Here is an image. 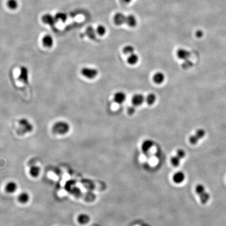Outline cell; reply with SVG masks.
I'll list each match as a JSON object with an SVG mask.
<instances>
[{
    "mask_svg": "<svg viewBox=\"0 0 226 226\" xmlns=\"http://www.w3.org/2000/svg\"><path fill=\"white\" fill-rule=\"evenodd\" d=\"M180 160L181 159L177 157V155H174L171 158V163L173 166H174L175 167H177L180 164Z\"/></svg>",
    "mask_w": 226,
    "mask_h": 226,
    "instance_id": "obj_26",
    "label": "cell"
},
{
    "mask_svg": "<svg viewBox=\"0 0 226 226\" xmlns=\"http://www.w3.org/2000/svg\"><path fill=\"white\" fill-rule=\"evenodd\" d=\"M199 196L201 202L202 204H204L207 203L208 201H209V198H210V195L206 191H205L204 192L200 194Z\"/></svg>",
    "mask_w": 226,
    "mask_h": 226,
    "instance_id": "obj_22",
    "label": "cell"
},
{
    "mask_svg": "<svg viewBox=\"0 0 226 226\" xmlns=\"http://www.w3.org/2000/svg\"><path fill=\"white\" fill-rule=\"evenodd\" d=\"M42 41L44 46L47 48L51 47L54 43L52 36L49 35L45 36L42 38Z\"/></svg>",
    "mask_w": 226,
    "mask_h": 226,
    "instance_id": "obj_14",
    "label": "cell"
},
{
    "mask_svg": "<svg viewBox=\"0 0 226 226\" xmlns=\"http://www.w3.org/2000/svg\"><path fill=\"white\" fill-rule=\"evenodd\" d=\"M145 101V98L143 95L141 94H136L134 95L132 99V104L135 106H139L140 105H141Z\"/></svg>",
    "mask_w": 226,
    "mask_h": 226,
    "instance_id": "obj_6",
    "label": "cell"
},
{
    "mask_svg": "<svg viewBox=\"0 0 226 226\" xmlns=\"http://www.w3.org/2000/svg\"><path fill=\"white\" fill-rule=\"evenodd\" d=\"M165 75L161 72H157L154 73L152 77L154 83L157 85H161L165 80Z\"/></svg>",
    "mask_w": 226,
    "mask_h": 226,
    "instance_id": "obj_11",
    "label": "cell"
},
{
    "mask_svg": "<svg viewBox=\"0 0 226 226\" xmlns=\"http://www.w3.org/2000/svg\"><path fill=\"white\" fill-rule=\"evenodd\" d=\"M185 178V176L182 171H178L174 173L173 176V180L176 184H180L184 181Z\"/></svg>",
    "mask_w": 226,
    "mask_h": 226,
    "instance_id": "obj_12",
    "label": "cell"
},
{
    "mask_svg": "<svg viewBox=\"0 0 226 226\" xmlns=\"http://www.w3.org/2000/svg\"><path fill=\"white\" fill-rule=\"evenodd\" d=\"M154 142L150 139H146L143 141L141 145L142 151L144 154H148L150 149L152 148Z\"/></svg>",
    "mask_w": 226,
    "mask_h": 226,
    "instance_id": "obj_9",
    "label": "cell"
},
{
    "mask_svg": "<svg viewBox=\"0 0 226 226\" xmlns=\"http://www.w3.org/2000/svg\"><path fill=\"white\" fill-rule=\"evenodd\" d=\"M86 34H87L89 38L93 39L95 38V35H96V31H95L94 29L92 27H89L87 29Z\"/></svg>",
    "mask_w": 226,
    "mask_h": 226,
    "instance_id": "obj_28",
    "label": "cell"
},
{
    "mask_svg": "<svg viewBox=\"0 0 226 226\" xmlns=\"http://www.w3.org/2000/svg\"><path fill=\"white\" fill-rule=\"evenodd\" d=\"M30 199V196L27 192H22L18 196V201L19 202L24 204L28 202Z\"/></svg>",
    "mask_w": 226,
    "mask_h": 226,
    "instance_id": "obj_18",
    "label": "cell"
},
{
    "mask_svg": "<svg viewBox=\"0 0 226 226\" xmlns=\"http://www.w3.org/2000/svg\"><path fill=\"white\" fill-rule=\"evenodd\" d=\"M205 131L202 129H199L196 130L194 135H192L189 138V141L192 145H196L201 139L205 135Z\"/></svg>",
    "mask_w": 226,
    "mask_h": 226,
    "instance_id": "obj_3",
    "label": "cell"
},
{
    "mask_svg": "<svg viewBox=\"0 0 226 226\" xmlns=\"http://www.w3.org/2000/svg\"><path fill=\"white\" fill-rule=\"evenodd\" d=\"M106 28L103 25H100L97 27L96 29V34L101 36L105 35L106 33Z\"/></svg>",
    "mask_w": 226,
    "mask_h": 226,
    "instance_id": "obj_24",
    "label": "cell"
},
{
    "mask_svg": "<svg viewBox=\"0 0 226 226\" xmlns=\"http://www.w3.org/2000/svg\"><path fill=\"white\" fill-rule=\"evenodd\" d=\"M98 70L93 67H85L81 70V74L88 79H93L98 76Z\"/></svg>",
    "mask_w": 226,
    "mask_h": 226,
    "instance_id": "obj_2",
    "label": "cell"
},
{
    "mask_svg": "<svg viewBox=\"0 0 226 226\" xmlns=\"http://www.w3.org/2000/svg\"><path fill=\"white\" fill-rule=\"evenodd\" d=\"M127 63L133 66L137 64L139 61V57L137 54L133 53L132 54L129 55L127 59Z\"/></svg>",
    "mask_w": 226,
    "mask_h": 226,
    "instance_id": "obj_17",
    "label": "cell"
},
{
    "mask_svg": "<svg viewBox=\"0 0 226 226\" xmlns=\"http://www.w3.org/2000/svg\"><path fill=\"white\" fill-rule=\"evenodd\" d=\"M135 106H133L129 107L127 109V113L129 115H133L135 114L136 111V109H135Z\"/></svg>",
    "mask_w": 226,
    "mask_h": 226,
    "instance_id": "obj_32",
    "label": "cell"
},
{
    "mask_svg": "<svg viewBox=\"0 0 226 226\" xmlns=\"http://www.w3.org/2000/svg\"><path fill=\"white\" fill-rule=\"evenodd\" d=\"M78 223L81 224H88L90 220V217L86 214H81L78 216Z\"/></svg>",
    "mask_w": 226,
    "mask_h": 226,
    "instance_id": "obj_16",
    "label": "cell"
},
{
    "mask_svg": "<svg viewBox=\"0 0 226 226\" xmlns=\"http://www.w3.org/2000/svg\"><path fill=\"white\" fill-rule=\"evenodd\" d=\"M176 155L180 159H183L184 157H185V151L182 149H179L176 151Z\"/></svg>",
    "mask_w": 226,
    "mask_h": 226,
    "instance_id": "obj_31",
    "label": "cell"
},
{
    "mask_svg": "<svg viewBox=\"0 0 226 226\" xmlns=\"http://www.w3.org/2000/svg\"><path fill=\"white\" fill-rule=\"evenodd\" d=\"M56 19H58L59 20H65L66 19V16L64 14L59 13L56 16Z\"/></svg>",
    "mask_w": 226,
    "mask_h": 226,
    "instance_id": "obj_33",
    "label": "cell"
},
{
    "mask_svg": "<svg viewBox=\"0 0 226 226\" xmlns=\"http://www.w3.org/2000/svg\"><path fill=\"white\" fill-rule=\"evenodd\" d=\"M137 23H138L137 19L135 15H133V14H130L126 16L125 24L128 27L134 28L137 26Z\"/></svg>",
    "mask_w": 226,
    "mask_h": 226,
    "instance_id": "obj_10",
    "label": "cell"
},
{
    "mask_svg": "<svg viewBox=\"0 0 226 226\" xmlns=\"http://www.w3.org/2000/svg\"><path fill=\"white\" fill-rule=\"evenodd\" d=\"M126 99V95L124 92L122 91L117 92L115 93L113 97V100L115 103L118 104H122Z\"/></svg>",
    "mask_w": 226,
    "mask_h": 226,
    "instance_id": "obj_7",
    "label": "cell"
},
{
    "mask_svg": "<svg viewBox=\"0 0 226 226\" xmlns=\"http://www.w3.org/2000/svg\"><path fill=\"white\" fill-rule=\"evenodd\" d=\"M70 126L67 122L59 121L54 124L52 127V132L57 135H64L69 132Z\"/></svg>",
    "mask_w": 226,
    "mask_h": 226,
    "instance_id": "obj_1",
    "label": "cell"
},
{
    "mask_svg": "<svg viewBox=\"0 0 226 226\" xmlns=\"http://www.w3.org/2000/svg\"><path fill=\"white\" fill-rule=\"evenodd\" d=\"M205 191H206L205 187L202 184H198L196 186L195 192L198 195H199L200 194H202V193L204 192Z\"/></svg>",
    "mask_w": 226,
    "mask_h": 226,
    "instance_id": "obj_30",
    "label": "cell"
},
{
    "mask_svg": "<svg viewBox=\"0 0 226 226\" xmlns=\"http://www.w3.org/2000/svg\"><path fill=\"white\" fill-rule=\"evenodd\" d=\"M55 19H56V17H54L51 15L46 14L42 17V20L46 24H49V25H53L56 21Z\"/></svg>",
    "mask_w": 226,
    "mask_h": 226,
    "instance_id": "obj_21",
    "label": "cell"
},
{
    "mask_svg": "<svg viewBox=\"0 0 226 226\" xmlns=\"http://www.w3.org/2000/svg\"><path fill=\"white\" fill-rule=\"evenodd\" d=\"M202 35H203V33H202V31H198V32H196V37H197L200 38V37H202Z\"/></svg>",
    "mask_w": 226,
    "mask_h": 226,
    "instance_id": "obj_34",
    "label": "cell"
},
{
    "mask_svg": "<svg viewBox=\"0 0 226 226\" xmlns=\"http://www.w3.org/2000/svg\"><path fill=\"white\" fill-rule=\"evenodd\" d=\"M126 15L120 12H118L115 14L113 18V20L115 25L117 26H121L126 23Z\"/></svg>",
    "mask_w": 226,
    "mask_h": 226,
    "instance_id": "obj_5",
    "label": "cell"
},
{
    "mask_svg": "<svg viewBox=\"0 0 226 226\" xmlns=\"http://www.w3.org/2000/svg\"><path fill=\"white\" fill-rule=\"evenodd\" d=\"M193 66V63L189 59L184 60V62L182 64V67L184 69H188L190 67H192Z\"/></svg>",
    "mask_w": 226,
    "mask_h": 226,
    "instance_id": "obj_29",
    "label": "cell"
},
{
    "mask_svg": "<svg viewBox=\"0 0 226 226\" xmlns=\"http://www.w3.org/2000/svg\"><path fill=\"white\" fill-rule=\"evenodd\" d=\"M135 48L133 46L131 45H127L124 47L123 49V52L126 55H130L134 53Z\"/></svg>",
    "mask_w": 226,
    "mask_h": 226,
    "instance_id": "obj_25",
    "label": "cell"
},
{
    "mask_svg": "<svg viewBox=\"0 0 226 226\" xmlns=\"http://www.w3.org/2000/svg\"><path fill=\"white\" fill-rule=\"evenodd\" d=\"M19 123L21 127V130L24 133H30L33 129V125L31 124L30 122H29L28 120H27L26 119H22L20 120Z\"/></svg>",
    "mask_w": 226,
    "mask_h": 226,
    "instance_id": "obj_4",
    "label": "cell"
},
{
    "mask_svg": "<svg viewBox=\"0 0 226 226\" xmlns=\"http://www.w3.org/2000/svg\"><path fill=\"white\" fill-rule=\"evenodd\" d=\"M74 186H76V182L73 180H68L66 183V185H65L66 190L69 192L72 189Z\"/></svg>",
    "mask_w": 226,
    "mask_h": 226,
    "instance_id": "obj_27",
    "label": "cell"
},
{
    "mask_svg": "<svg viewBox=\"0 0 226 226\" xmlns=\"http://www.w3.org/2000/svg\"><path fill=\"white\" fill-rule=\"evenodd\" d=\"M176 56L179 59L184 61L187 59H189V57H191V52L186 49L180 48L177 50Z\"/></svg>",
    "mask_w": 226,
    "mask_h": 226,
    "instance_id": "obj_8",
    "label": "cell"
},
{
    "mask_svg": "<svg viewBox=\"0 0 226 226\" xmlns=\"http://www.w3.org/2000/svg\"><path fill=\"white\" fill-rule=\"evenodd\" d=\"M120 1H122V3H123L124 4H129L130 3H131L133 0H120Z\"/></svg>",
    "mask_w": 226,
    "mask_h": 226,
    "instance_id": "obj_35",
    "label": "cell"
},
{
    "mask_svg": "<svg viewBox=\"0 0 226 226\" xmlns=\"http://www.w3.org/2000/svg\"><path fill=\"white\" fill-rule=\"evenodd\" d=\"M7 5L11 10H15L19 6L17 0H7Z\"/></svg>",
    "mask_w": 226,
    "mask_h": 226,
    "instance_id": "obj_23",
    "label": "cell"
},
{
    "mask_svg": "<svg viewBox=\"0 0 226 226\" xmlns=\"http://www.w3.org/2000/svg\"><path fill=\"white\" fill-rule=\"evenodd\" d=\"M29 72L28 70L25 67L20 68V74L19 76V79L23 82L27 83L28 81Z\"/></svg>",
    "mask_w": 226,
    "mask_h": 226,
    "instance_id": "obj_13",
    "label": "cell"
},
{
    "mask_svg": "<svg viewBox=\"0 0 226 226\" xmlns=\"http://www.w3.org/2000/svg\"><path fill=\"white\" fill-rule=\"evenodd\" d=\"M40 173H41V168L37 165H33L29 169V174L32 177H38Z\"/></svg>",
    "mask_w": 226,
    "mask_h": 226,
    "instance_id": "obj_19",
    "label": "cell"
},
{
    "mask_svg": "<svg viewBox=\"0 0 226 226\" xmlns=\"http://www.w3.org/2000/svg\"><path fill=\"white\" fill-rule=\"evenodd\" d=\"M157 100V96L154 93H149L145 98V101L147 104L152 105L155 103Z\"/></svg>",
    "mask_w": 226,
    "mask_h": 226,
    "instance_id": "obj_20",
    "label": "cell"
},
{
    "mask_svg": "<svg viewBox=\"0 0 226 226\" xmlns=\"http://www.w3.org/2000/svg\"><path fill=\"white\" fill-rule=\"evenodd\" d=\"M17 189V184L14 181H10L5 186V191L8 193H14Z\"/></svg>",
    "mask_w": 226,
    "mask_h": 226,
    "instance_id": "obj_15",
    "label": "cell"
}]
</instances>
